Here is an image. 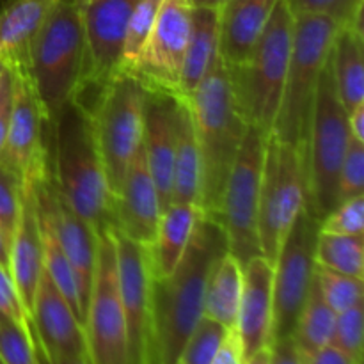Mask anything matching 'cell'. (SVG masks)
<instances>
[{
    "instance_id": "51",
    "label": "cell",
    "mask_w": 364,
    "mask_h": 364,
    "mask_svg": "<svg viewBox=\"0 0 364 364\" xmlns=\"http://www.w3.org/2000/svg\"><path fill=\"white\" fill-rule=\"evenodd\" d=\"M192 4V7H212V9H220L224 4H228L230 0H188Z\"/></svg>"
},
{
    "instance_id": "39",
    "label": "cell",
    "mask_w": 364,
    "mask_h": 364,
    "mask_svg": "<svg viewBox=\"0 0 364 364\" xmlns=\"http://www.w3.org/2000/svg\"><path fill=\"white\" fill-rule=\"evenodd\" d=\"M23 194V180L7 166L0 164V230L11 244L16 228Z\"/></svg>"
},
{
    "instance_id": "52",
    "label": "cell",
    "mask_w": 364,
    "mask_h": 364,
    "mask_svg": "<svg viewBox=\"0 0 364 364\" xmlns=\"http://www.w3.org/2000/svg\"><path fill=\"white\" fill-rule=\"evenodd\" d=\"M6 70H7V64L4 63L2 59H0V80H2V77H4V73H6Z\"/></svg>"
},
{
    "instance_id": "5",
    "label": "cell",
    "mask_w": 364,
    "mask_h": 364,
    "mask_svg": "<svg viewBox=\"0 0 364 364\" xmlns=\"http://www.w3.org/2000/svg\"><path fill=\"white\" fill-rule=\"evenodd\" d=\"M341 25L323 14H295L294 45L279 109L270 135L284 142L306 144L320 77Z\"/></svg>"
},
{
    "instance_id": "37",
    "label": "cell",
    "mask_w": 364,
    "mask_h": 364,
    "mask_svg": "<svg viewBox=\"0 0 364 364\" xmlns=\"http://www.w3.org/2000/svg\"><path fill=\"white\" fill-rule=\"evenodd\" d=\"M0 361L4 364H41L32 333L0 315Z\"/></svg>"
},
{
    "instance_id": "40",
    "label": "cell",
    "mask_w": 364,
    "mask_h": 364,
    "mask_svg": "<svg viewBox=\"0 0 364 364\" xmlns=\"http://www.w3.org/2000/svg\"><path fill=\"white\" fill-rule=\"evenodd\" d=\"M320 233L329 235H352L361 237L364 233V198L347 199L334 206L322 220Z\"/></svg>"
},
{
    "instance_id": "4",
    "label": "cell",
    "mask_w": 364,
    "mask_h": 364,
    "mask_svg": "<svg viewBox=\"0 0 364 364\" xmlns=\"http://www.w3.org/2000/svg\"><path fill=\"white\" fill-rule=\"evenodd\" d=\"M295 14L279 0L244 63L228 68L235 100L249 127L270 134L294 45Z\"/></svg>"
},
{
    "instance_id": "36",
    "label": "cell",
    "mask_w": 364,
    "mask_h": 364,
    "mask_svg": "<svg viewBox=\"0 0 364 364\" xmlns=\"http://www.w3.org/2000/svg\"><path fill=\"white\" fill-rule=\"evenodd\" d=\"M291 13L323 14L336 20L341 27H355L363 31L364 0H287Z\"/></svg>"
},
{
    "instance_id": "13",
    "label": "cell",
    "mask_w": 364,
    "mask_h": 364,
    "mask_svg": "<svg viewBox=\"0 0 364 364\" xmlns=\"http://www.w3.org/2000/svg\"><path fill=\"white\" fill-rule=\"evenodd\" d=\"M137 0H95L82 7L85 57L80 85L73 100L87 107L123 71V45L128 18Z\"/></svg>"
},
{
    "instance_id": "42",
    "label": "cell",
    "mask_w": 364,
    "mask_h": 364,
    "mask_svg": "<svg viewBox=\"0 0 364 364\" xmlns=\"http://www.w3.org/2000/svg\"><path fill=\"white\" fill-rule=\"evenodd\" d=\"M0 315L31 333V318L18 294L13 276L6 267H0Z\"/></svg>"
},
{
    "instance_id": "20",
    "label": "cell",
    "mask_w": 364,
    "mask_h": 364,
    "mask_svg": "<svg viewBox=\"0 0 364 364\" xmlns=\"http://www.w3.org/2000/svg\"><path fill=\"white\" fill-rule=\"evenodd\" d=\"M160 215L162 206L159 192L146 164L141 142L128 164L119 194L116 196V231L128 240L149 247L155 240Z\"/></svg>"
},
{
    "instance_id": "47",
    "label": "cell",
    "mask_w": 364,
    "mask_h": 364,
    "mask_svg": "<svg viewBox=\"0 0 364 364\" xmlns=\"http://www.w3.org/2000/svg\"><path fill=\"white\" fill-rule=\"evenodd\" d=\"M348 132L354 141L364 144V105H359L348 114Z\"/></svg>"
},
{
    "instance_id": "38",
    "label": "cell",
    "mask_w": 364,
    "mask_h": 364,
    "mask_svg": "<svg viewBox=\"0 0 364 364\" xmlns=\"http://www.w3.org/2000/svg\"><path fill=\"white\" fill-rule=\"evenodd\" d=\"M363 333L364 306L363 302H359L354 308L338 313L331 345H334L341 352L363 364Z\"/></svg>"
},
{
    "instance_id": "19",
    "label": "cell",
    "mask_w": 364,
    "mask_h": 364,
    "mask_svg": "<svg viewBox=\"0 0 364 364\" xmlns=\"http://www.w3.org/2000/svg\"><path fill=\"white\" fill-rule=\"evenodd\" d=\"M144 148L146 164L155 181L162 212L173 203V164L176 144L178 96L144 89Z\"/></svg>"
},
{
    "instance_id": "22",
    "label": "cell",
    "mask_w": 364,
    "mask_h": 364,
    "mask_svg": "<svg viewBox=\"0 0 364 364\" xmlns=\"http://www.w3.org/2000/svg\"><path fill=\"white\" fill-rule=\"evenodd\" d=\"M36 178L23 180L21 208L9 244V272L31 318L36 288L43 274V235L39 223Z\"/></svg>"
},
{
    "instance_id": "54",
    "label": "cell",
    "mask_w": 364,
    "mask_h": 364,
    "mask_svg": "<svg viewBox=\"0 0 364 364\" xmlns=\"http://www.w3.org/2000/svg\"><path fill=\"white\" fill-rule=\"evenodd\" d=\"M176 364H185V363H181V361H178V363H176Z\"/></svg>"
},
{
    "instance_id": "29",
    "label": "cell",
    "mask_w": 364,
    "mask_h": 364,
    "mask_svg": "<svg viewBox=\"0 0 364 364\" xmlns=\"http://www.w3.org/2000/svg\"><path fill=\"white\" fill-rule=\"evenodd\" d=\"M242 287H244L242 263L230 251L223 252L210 269L203 316L223 323L226 329H235L242 299Z\"/></svg>"
},
{
    "instance_id": "24",
    "label": "cell",
    "mask_w": 364,
    "mask_h": 364,
    "mask_svg": "<svg viewBox=\"0 0 364 364\" xmlns=\"http://www.w3.org/2000/svg\"><path fill=\"white\" fill-rule=\"evenodd\" d=\"M279 0H230L219 13V57L226 68L244 63Z\"/></svg>"
},
{
    "instance_id": "34",
    "label": "cell",
    "mask_w": 364,
    "mask_h": 364,
    "mask_svg": "<svg viewBox=\"0 0 364 364\" xmlns=\"http://www.w3.org/2000/svg\"><path fill=\"white\" fill-rule=\"evenodd\" d=\"M315 281L323 301L336 315L363 302V279L315 265Z\"/></svg>"
},
{
    "instance_id": "41",
    "label": "cell",
    "mask_w": 364,
    "mask_h": 364,
    "mask_svg": "<svg viewBox=\"0 0 364 364\" xmlns=\"http://www.w3.org/2000/svg\"><path fill=\"white\" fill-rule=\"evenodd\" d=\"M364 188V144L359 141H354L350 137V142L345 151L343 162H341L340 174H338V192L336 201L340 205L341 201L358 198L363 196Z\"/></svg>"
},
{
    "instance_id": "43",
    "label": "cell",
    "mask_w": 364,
    "mask_h": 364,
    "mask_svg": "<svg viewBox=\"0 0 364 364\" xmlns=\"http://www.w3.org/2000/svg\"><path fill=\"white\" fill-rule=\"evenodd\" d=\"M13 95H14V73L7 68L0 80V153L6 144L7 128H9L11 110H13Z\"/></svg>"
},
{
    "instance_id": "27",
    "label": "cell",
    "mask_w": 364,
    "mask_h": 364,
    "mask_svg": "<svg viewBox=\"0 0 364 364\" xmlns=\"http://www.w3.org/2000/svg\"><path fill=\"white\" fill-rule=\"evenodd\" d=\"M363 31L355 27H341L331 48L334 87L341 105L350 114L364 105V50Z\"/></svg>"
},
{
    "instance_id": "30",
    "label": "cell",
    "mask_w": 364,
    "mask_h": 364,
    "mask_svg": "<svg viewBox=\"0 0 364 364\" xmlns=\"http://www.w3.org/2000/svg\"><path fill=\"white\" fill-rule=\"evenodd\" d=\"M38 199V198H36ZM39 223H41V235H43V269L48 274L50 279L60 291L64 301L70 304L77 318L84 326V311L80 306V294H78L77 277H75L73 267H71L70 259H68L66 252H64L63 245H60L59 238H57L55 228H53L52 219L48 213L39 206Z\"/></svg>"
},
{
    "instance_id": "48",
    "label": "cell",
    "mask_w": 364,
    "mask_h": 364,
    "mask_svg": "<svg viewBox=\"0 0 364 364\" xmlns=\"http://www.w3.org/2000/svg\"><path fill=\"white\" fill-rule=\"evenodd\" d=\"M36 350H38V348H36ZM39 361H41V364H95L91 361V358H89V354L75 355V358H66V359H57V361H45V359L39 355Z\"/></svg>"
},
{
    "instance_id": "23",
    "label": "cell",
    "mask_w": 364,
    "mask_h": 364,
    "mask_svg": "<svg viewBox=\"0 0 364 364\" xmlns=\"http://www.w3.org/2000/svg\"><path fill=\"white\" fill-rule=\"evenodd\" d=\"M57 0H0V59L28 75L31 52Z\"/></svg>"
},
{
    "instance_id": "2",
    "label": "cell",
    "mask_w": 364,
    "mask_h": 364,
    "mask_svg": "<svg viewBox=\"0 0 364 364\" xmlns=\"http://www.w3.org/2000/svg\"><path fill=\"white\" fill-rule=\"evenodd\" d=\"M48 166L57 191L96 233L116 230V198L107 183L91 114L75 100L48 124Z\"/></svg>"
},
{
    "instance_id": "17",
    "label": "cell",
    "mask_w": 364,
    "mask_h": 364,
    "mask_svg": "<svg viewBox=\"0 0 364 364\" xmlns=\"http://www.w3.org/2000/svg\"><path fill=\"white\" fill-rule=\"evenodd\" d=\"M36 198H38L39 206L52 219L57 238L73 267L85 322V311H87L92 276H95L96 255H98V233L92 230L87 220L82 219L68 205L63 194L57 191L55 183L50 176V166L48 171L36 180Z\"/></svg>"
},
{
    "instance_id": "12",
    "label": "cell",
    "mask_w": 364,
    "mask_h": 364,
    "mask_svg": "<svg viewBox=\"0 0 364 364\" xmlns=\"http://www.w3.org/2000/svg\"><path fill=\"white\" fill-rule=\"evenodd\" d=\"M84 331L92 363L128 364L127 323L117 287L114 230L102 231L98 235V255Z\"/></svg>"
},
{
    "instance_id": "25",
    "label": "cell",
    "mask_w": 364,
    "mask_h": 364,
    "mask_svg": "<svg viewBox=\"0 0 364 364\" xmlns=\"http://www.w3.org/2000/svg\"><path fill=\"white\" fill-rule=\"evenodd\" d=\"M203 212L198 205L171 203L162 212L155 240L148 247L153 279L167 277L183 258Z\"/></svg>"
},
{
    "instance_id": "8",
    "label": "cell",
    "mask_w": 364,
    "mask_h": 364,
    "mask_svg": "<svg viewBox=\"0 0 364 364\" xmlns=\"http://www.w3.org/2000/svg\"><path fill=\"white\" fill-rule=\"evenodd\" d=\"M350 142L348 114L334 87L331 53L320 77L309 121L306 160H308V203L306 210L322 220L338 205V174Z\"/></svg>"
},
{
    "instance_id": "18",
    "label": "cell",
    "mask_w": 364,
    "mask_h": 364,
    "mask_svg": "<svg viewBox=\"0 0 364 364\" xmlns=\"http://www.w3.org/2000/svg\"><path fill=\"white\" fill-rule=\"evenodd\" d=\"M31 333L45 361L84 355L87 340L80 320L43 269L31 313Z\"/></svg>"
},
{
    "instance_id": "1",
    "label": "cell",
    "mask_w": 364,
    "mask_h": 364,
    "mask_svg": "<svg viewBox=\"0 0 364 364\" xmlns=\"http://www.w3.org/2000/svg\"><path fill=\"white\" fill-rule=\"evenodd\" d=\"M228 251L224 231L205 213L198 220L183 258L176 269L151 283L153 355L155 364H176L185 343L203 316L208 274Z\"/></svg>"
},
{
    "instance_id": "32",
    "label": "cell",
    "mask_w": 364,
    "mask_h": 364,
    "mask_svg": "<svg viewBox=\"0 0 364 364\" xmlns=\"http://www.w3.org/2000/svg\"><path fill=\"white\" fill-rule=\"evenodd\" d=\"M315 263L334 272L364 277V240L352 235L318 233L315 249Z\"/></svg>"
},
{
    "instance_id": "14",
    "label": "cell",
    "mask_w": 364,
    "mask_h": 364,
    "mask_svg": "<svg viewBox=\"0 0 364 364\" xmlns=\"http://www.w3.org/2000/svg\"><path fill=\"white\" fill-rule=\"evenodd\" d=\"M117 287L127 323L128 364H155L151 316V265L146 245L114 230Z\"/></svg>"
},
{
    "instance_id": "45",
    "label": "cell",
    "mask_w": 364,
    "mask_h": 364,
    "mask_svg": "<svg viewBox=\"0 0 364 364\" xmlns=\"http://www.w3.org/2000/svg\"><path fill=\"white\" fill-rule=\"evenodd\" d=\"M302 363L304 364H361L334 345H326V347L318 348V350L311 352V354L302 355Z\"/></svg>"
},
{
    "instance_id": "46",
    "label": "cell",
    "mask_w": 364,
    "mask_h": 364,
    "mask_svg": "<svg viewBox=\"0 0 364 364\" xmlns=\"http://www.w3.org/2000/svg\"><path fill=\"white\" fill-rule=\"evenodd\" d=\"M270 352H272L270 364H304L302 363V354L299 352L297 345L294 343L291 338L274 341L270 345Z\"/></svg>"
},
{
    "instance_id": "16",
    "label": "cell",
    "mask_w": 364,
    "mask_h": 364,
    "mask_svg": "<svg viewBox=\"0 0 364 364\" xmlns=\"http://www.w3.org/2000/svg\"><path fill=\"white\" fill-rule=\"evenodd\" d=\"M48 124L31 77L14 73L13 110L0 164L20 174L21 180L45 174L48 171Z\"/></svg>"
},
{
    "instance_id": "6",
    "label": "cell",
    "mask_w": 364,
    "mask_h": 364,
    "mask_svg": "<svg viewBox=\"0 0 364 364\" xmlns=\"http://www.w3.org/2000/svg\"><path fill=\"white\" fill-rule=\"evenodd\" d=\"M85 39L77 0H57L31 52V77L48 121L75 98L84 71Z\"/></svg>"
},
{
    "instance_id": "35",
    "label": "cell",
    "mask_w": 364,
    "mask_h": 364,
    "mask_svg": "<svg viewBox=\"0 0 364 364\" xmlns=\"http://www.w3.org/2000/svg\"><path fill=\"white\" fill-rule=\"evenodd\" d=\"M230 329L208 316H201L185 343L180 361L185 364H210L223 345Z\"/></svg>"
},
{
    "instance_id": "49",
    "label": "cell",
    "mask_w": 364,
    "mask_h": 364,
    "mask_svg": "<svg viewBox=\"0 0 364 364\" xmlns=\"http://www.w3.org/2000/svg\"><path fill=\"white\" fill-rule=\"evenodd\" d=\"M270 361H272V352H270V347H265L252 354L249 359H245L244 364H270Z\"/></svg>"
},
{
    "instance_id": "3",
    "label": "cell",
    "mask_w": 364,
    "mask_h": 364,
    "mask_svg": "<svg viewBox=\"0 0 364 364\" xmlns=\"http://www.w3.org/2000/svg\"><path fill=\"white\" fill-rule=\"evenodd\" d=\"M183 100L191 109L201 159L199 208L206 217L217 220L224 185L249 128L220 57L199 87Z\"/></svg>"
},
{
    "instance_id": "44",
    "label": "cell",
    "mask_w": 364,
    "mask_h": 364,
    "mask_svg": "<svg viewBox=\"0 0 364 364\" xmlns=\"http://www.w3.org/2000/svg\"><path fill=\"white\" fill-rule=\"evenodd\" d=\"M210 364H244V354H242V345L240 340H238L237 331L230 329V333L224 338L223 345H220L215 358Z\"/></svg>"
},
{
    "instance_id": "11",
    "label": "cell",
    "mask_w": 364,
    "mask_h": 364,
    "mask_svg": "<svg viewBox=\"0 0 364 364\" xmlns=\"http://www.w3.org/2000/svg\"><path fill=\"white\" fill-rule=\"evenodd\" d=\"M320 219L302 210L274 262L272 343L291 338L315 277Z\"/></svg>"
},
{
    "instance_id": "28",
    "label": "cell",
    "mask_w": 364,
    "mask_h": 364,
    "mask_svg": "<svg viewBox=\"0 0 364 364\" xmlns=\"http://www.w3.org/2000/svg\"><path fill=\"white\" fill-rule=\"evenodd\" d=\"M201 192V159L192 114L187 100L178 98L176 144L173 164V203L199 206Z\"/></svg>"
},
{
    "instance_id": "26",
    "label": "cell",
    "mask_w": 364,
    "mask_h": 364,
    "mask_svg": "<svg viewBox=\"0 0 364 364\" xmlns=\"http://www.w3.org/2000/svg\"><path fill=\"white\" fill-rule=\"evenodd\" d=\"M219 13L212 7L192 9L191 34L181 68L178 98H188L219 59Z\"/></svg>"
},
{
    "instance_id": "7",
    "label": "cell",
    "mask_w": 364,
    "mask_h": 364,
    "mask_svg": "<svg viewBox=\"0 0 364 364\" xmlns=\"http://www.w3.org/2000/svg\"><path fill=\"white\" fill-rule=\"evenodd\" d=\"M308 203L306 144L269 134L258 205V244L263 258L276 262L279 249Z\"/></svg>"
},
{
    "instance_id": "53",
    "label": "cell",
    "mask_w": 364,
    "mask_h": 364,
    "mask_svg": "<svg viewBox=\"0 0 364 364\" xmlns=\"http://www.w3.org/2000/svg\"><path fill=\"white\" fill-rule=\"evenodd\" d=\"M91 2H95V0H77L78 6H85V4H91Z\"/></svg>"
},
{
    "instance_id": "31",
    "label": "cell",
    "mask_w": 364,
    "mask_h": 364,
    "mask_svg": "<svg viewBox=\"0 0 364 364\" xmlns=\"http://www.w3.org/2000/svg\"><path fill=\"white\" fill-rule=\"evenodd\" d=\"M334 323H336V313L323 301L322 294L316 287L315 277H313L311 290H309L304 308L299 315L291 340L297 345L302 355L311 354V352L318 350L326 345H331Z\"/></svg>"
},
{
    "instance_id": "9",
    "label": "cell",
    "mask_w": 364,
    "mask_h": 364,
    "mask_svg": "<svg viewBox=\"0 0 364 364\" xmlns=\"http://www.w3.org/2000/svg\"><path fill=\"white\" fill-rule=\"evenodd\" d=\"M144 92L134 75L121 71L85 107L91 114L100 159L114 198L119 194L128 164L142 142Z\"/></svg>"
},
{
    "instance_id": "33",
    "label": "cell",
    "mask_w": 364,
    "mask_h": 364,
    "mask_svg": "<svg viewBox=\"0 0 364 364\" xmlns=\"http://www.w3.org/2000/svg\"><path fill=\"white\" fill-rule=\"evenodd\" d=\"M164 0H137L128 18L123 45V71L130 73L153 31Z\"/></svg>"
},
{
    "instance_id": "55",
    "label": "cell",
    "mask_w": 364,
    "mask_h": 364,
    "mask_svg": "<svg viewBox=\"0 0 364 364\" xmlns=\"http://www.w3.org/2000/svg\"><path fill=\"white\" fill-rule=\"evenodd\" d=\"M0 364H4V363H2V361H0Z\"/></svg>"
},
{
    "instance_id": "21",
    "label": "cell",
    "mask_w": 364,
    "mask_h": 364,
    "mask_svg": "<svg viewBox=\"0 0 364 364\" xmlns=\"http://www.w3.org/2000/svg\"><path fill=\"white\" fill-rule=\"evenodd\" d=\"M244 269V287L235 331L245 359L272 345L274 263L263 256L249 259Z\"/></svg>"
},
{
    "instance_id": "50",
    "label": "cell",
    "mask_w": 364,
    "mask_h": 364,
    "mask_svg": "<svg viewBox=\"0 0 364 364\" xmlns=\"http://www.w3.org/2000/svg\"><path fill=\"white\" fill-rule=\"evenodd\" d=\"M0 267L9 269V240L2 230H0Z\"/></svg>"
},
{
    "instance_id": "10",
    "label": "cell",
    "mask_w": 364,
    "mask_h": 364,
    "mask_svg": "<svg viewBox=\"0 0 364 364\" xmlns=\"http://www.w3.org/2000/svg\"><path fill=\"white\" fill-rule=\"evenodd\" d=\"M267 139L269 134L262 128H247L224 185L217 215V223L226 237L228 251L242 265L255 256H262L258 244V205Z\"/></svg>"
},
{
    "instance_id": "15",
    "label": "cell",
    "mask_w": 364,
    "mask_h": 364,
    "mask_svg": "<svg viewBox=\"0 0 364 364\" xmlns=\"http://www.w3.org/2000/svg\"><path fill=\"white\" fill-rule=\"evenodd\" d=\"M192 9L188 0H164L160 6L151 34L130 71L144 89L178 96Z\"/></svg>"
}]
</instances>
